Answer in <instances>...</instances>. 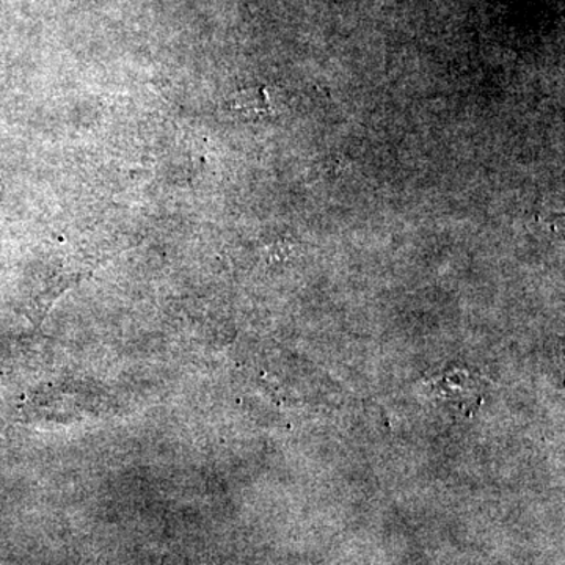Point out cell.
Returning a JSON list of instances; mask_svg holds the SVG:
<instances>
[{"mask_svg": "<svg viewBox=\"0 0 565 565\" xmlns=\"http://www.w3.org/2000/svg\"><path fill=\"white\" fill-rule=\"evenodd\" d=\"M281 103L269 88H247L226 102V110L241 120H263L281 114Z\"/></svg>", "mask_w": 565, "mask_h": 565, "instance_id": "6da1fadb", "label": "cell"}]
</instances>
